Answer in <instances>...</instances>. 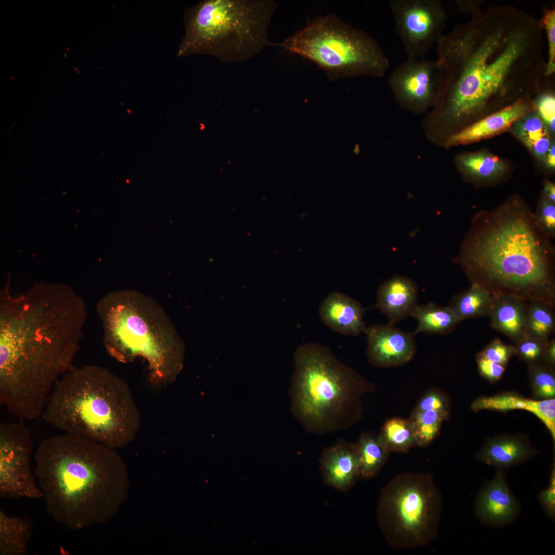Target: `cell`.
Instances as JSON below:
<instances>
[{"label":"cell","mask_w":555,"mask_h":555,"mask_svg":"<svg viewBox=\"0 0 555 555\" xmlns=\"http://www.w3.org/2000/svg\"><path fill=\"white\" fill-rule=\"evenodd\" d=\"M553 308L536 301L528 302L527 310V336L548 340L554 329Z\"/></svg>","instance_id":"obj_31"},{"label":"cell","mask_w":555,"mask_h":555,"mask_svg":"<svg viewBox=\"0 0 555 555\" xmlns=\"http://www.w3.org/2000/svg\"><path fill=\"white\" fill-rule=\"evenodd\" d=\"M290 387L291 411L307 432L324 435L349 427L360 417L361 397L372 384L315 343L299 346Z\"/></svg>","instance_id":"obj_7"},{"label":"cell","mask_w":555,"mask_h":555,"mask_svg":"<svg viewBox=\"0 0 555 555\" xmlns=\"http://www.w3.org/2000/svg\"><path fill=\"white\" fill-rule=\"evenodd\" d=\"M277 7L272 0H204L184 16L177 55H212L227 63L247 61L271 46L268 30Z\"/></svg>","instance_id":"obj_8"},{"label":"cell","mask_w":555,"mask_h":555,"mask_svg":"<svg viewBox=\"0 0 555 555\" xmlns=\"http://www.w3.org/2000/svg\"><path fill=\"white\" fill-rule=\"evenodd\" d=\"M533 215L534 221L541 232L547 238L555 235L554 203L542 196L536 212Z\"/></svg>","instance_id":"obj_33"},{"label":"cell","mask_w":555,"mask_h":555,"mask_svg":"<svg viewBox=\"0 0 555 555\" xmlns=\"http://www.w3.org/2000/svg\"><path fill=\"white\" fill-rule=\"evenodd\" d=\"M448 413L435 411H414L409 419L415 445L424 448L436 437Z\"/></svg>","instance_id":"obj_30"},{"label":"cell","mask_w":555,"mask_h":555,"mask_svg":"<svg viewBox=\"0 0 555 555\" xmlns=\"http://www.w3.org/2000/svg\"><path fill=\"white\" fill-rule=\"evenodd\" d=\"M545 162L547 166L552 169L555 166V145L553 142H551L549 150L544 158Z\"/></svg>","instance_id":"obj_42"},{"label":"cell","mask_w":555,"mask_h":555,"mask_svg":"<svg viewBox=\"0 0 555 555\" xmlns=\"http://www.w3.org/2000/svg\"><path fill=\"white\" fill-rule=\"evenodd\" d=\"M395 31L408 59L424 58L443 36L447 16L438 0H392Z\"/></svg>","instance_id":"obj_12"},{"label":"cell","mask_w":555,"mask_h":555,"mask_svg":"<svg viewBox=\"0 0 555 555\" xmlns=\"http://www.w3.org/2000/svg\"><path fill=\"white\" fill-rule=\"evenodd\" d=\"M365 309L357 301L341 292L330 293L322 302L319 315L331 329L348 336H357L366 327L363 317Z\"/></svg>","instance_id":"obj_18"},{"label":"cell","mask_w":555,"mask_h":555,"mask_svg":"<svg viewBox=\"0 0 555 555\" xmlns=\"http://www.w3.org/2000/svg\"><path fill=\"white\" fill-rule=\"evenodd\" d=\"M319 467L326 485L346 493L359 479L355 443L339 439L325 448L319 458Z\"/></svg>","instance_id":"obj_16"},{"label":"cell","mask_w":555,"mask_h":555,"mask_svg":"<svg viewBox=\"0 0 555 555\" xmlns=\"http://www.w3.org/2000/svg\"><path fill=\"white\" fill-rule=\"evenodd\" d=\"M445 398L437 392L426 394L419 401L414 411H435L448 413Z\"/></svg>","instance_id":"obj_39"},{"label":"cell","mask_w":555,"mask_h":555,"mask_svg":"<svg viewBox=\"0 0 555 555\" xmlns=\"http://www.w3.org/2000/svg\"><path fill=\"white\" fill-rule=\"evenodd\" d=\"M544 194L543 196L548 200L555 202V185L550 181H547L544 186Z\"/></svg>","instance_id":"obj_41"},{"label":"cell","mask_w":555,"mask_h":555,"mask_svg":"<svg viewBox=\"0 0 555 555\" xmlns=\"http://www.w3.org/2000/svg\"><path fill=\"white\" fill-rule=\"evenodd\" d=\"M514 353L515 350L514 347L508 345L496 339L492 341L478 356L504 366Z\"/></svg>","instance_id":"obj_37"},{"label":"cell","mask_w":555,"mask_h":555,"mask_svg":"<svg viewBox=\"0 0 555 555\" xmlns=\"http://www.w3.org/2000/svg\"><path fill=\"white\" fill-rule=\"evenodd\" d=\"M555 342L554 340H552L550 342L548 341L545 347V351L543 357L546 358V359L551 363L554 361L555 356Z\"/></svg>","instance_id":"obj_43"},{"label":"cell","mask_w":555,"mask_h":555,"mask_svg":"<svg viewBox=\"0 0 555 555\" xmlns=\"http://www.w3.org/2000/svg\"><path fill=\"white\" fill-rule=\"evenodd\" d=\"M493 295L483 286L471 284L466 291L454 296L448 307L462 321L465 319L489 316Z\"/></svg>","instance_id":"obj_27"},{"label":"cell","mask_w":555,"mask_h":555,"mask_svg":"<svg viewBox=\"0 0 555 555\" xmlns=\"http://www.w3.org/2000/svg\"><path fill=\"white\" fill-rule=\"evenodd\" d=\"M521 508L502 471H497L491 480L484 484L475 502L476 517L483 525L492 527L513 524Z\"/></svg>","instance_id":"obj_14"},{"label":"cell","mask_w":555,"mask_h":555,"mask_svg":"<svg viewBox=\"0 0 555 555\" xmlns=\"http://www.w3.org/2000/svg\"><path fill=\"white\" fill-rule=\"evenodd\" d=\"M474 411L492 410L501 411L524 410L534 414L543 421L555 439V400H533L512 394L480 397L471 405Z\"/></svg>","instance_id":"obj_22"},{"label":"cell","mask_w":555,"mask_h":555,"mask_svg":"<svg viewBox=\"0 0 555 555\" xmlns=\"http://www.w3.org/2000/svg\"><path fill=\"white\" fill-rule=\"evenodd\" d=\"M377 296L375 307L394 325L411 316L417 305L418 288L409 278L396 275L380 286Z\"/></svg>","instance_id":"obj_19"},{"label":"cell","mask_w":555,"mask_h":555,"mask_svg":"<svg viewBox=\"0 0 555 555\" xmlns=\"http://www.w3.org/2000/svg\"><path fill=\"white\" fill-rule=\"evenodd\" d=\"M272 46L283 48L316 64L330 80L360 76L383 77L390 63L377 42L336 14L318 17Z\"/></svg>","instance_id":"obj_9"},{"label":"cell","mask_w":555,"mask_h":555,"mask_svg":"<svg viewBox=\"0 0 555 555\" xmlns=\"http://www.w3.org/2000/svg\"><path fill=\"white\" fill-rule=\"evenodd\" d=\"M355 446L358 460L359 479L375 477L385 465L390 452L379 435L363 433Z\"/></svg>","instance_id":"obj_24"},{"label":"cell","mask_w":555,"mask_h":555,"mask_svg":"<svg viewBox=\"0 0 555 555\" xmlns=\"http://www.w3.org/2000/svg\"><path fill=\"white\" fill-rule=\"evenodd\" d=\"M477 363L480 373L491 381L499 379L505 371L503 365L480 356L477 359Z\"/></svg>","instance_id":"obj_40"},{"label":"cell","mask_w":555,"mask_h":555,"mask_svg":"<svg viewBox=\"0 0 555 555\" xmlns=\"http://www.w3.org/2000/svg\"><path fill=\"white\" fill-rule=\"evenodd\" d=\"M25 422L0 424V495L5 499H40L31 467L33 443Z\"/></svg>","instance_id":"obj_11"},{"label":"cell","mask_w":555,"mask_h":555,"mask_svg":"<svg viewBox=\"0 0 555 555\" xmlns=\"http://www.w3.org/2000/svg\"><path fill=\"white\" fill-rule=\"evenodd\" d=\"M379 436L390 452H407L416 446L409 420L394 418L387 420Z\"/></svg>","instance_id":"obj_29"},{"label":"cell","mask_w":555,"mask_h":555,"mask_svg":"<svg viewBox=\"0 0 555 555\" xmlns=\"http://www.w3.org/2000/svg\"><path fill=\"white\" fill-rule=\"evenodd\" d=\"M65 433L117 450L135 439L139 409L127 382L110 369L75 367L56 383L41 416Z\"/></svg>","instance_id":"obj_5"},{"label":"cell","mask_w":555,"mask_h":555,"mask_svg":"<svg viewBox=\"0 0 555 555\" xmlns=\"http://www.w3.org/2000/svg\"><path fill=\"white\" fill-rule=\"evenodd\" d=\"M456 163L466 175L479 180L495 178L506 170L504 161L493 154L477 152L457 156Z\"/></svg>","instance_id":"obj_28"},{"label":"cell","mask_w":555,"mask_h":555,"mask_svg":"<svg viewBox=\"0 0 555 555\" xmlns=\"http://www.w3.org/2000/svg\"><path fill=\"white\" fill-rule=\"evenodd\" d=\"M493 295L489 314L492 326L515 343L527 337L528 302L512 295Z\"/></svg>","instance_id":"obj_21"},{"label":"cell","mask_w":555,"mask_h":555,"mask_svg":"<svg viewBox=\"0 0 555 555\" xmlns=\"http://www.w3.org/2000/svg\"><path fill=\"white\" fill-rule=\"evenodd\" d=\"M537 454L524 438L503 436L493 438L483 446L476 455L478 460L505 471L521 464Z\"/></svg>","instance_id":"obj_20"},{"label":"cell","mask_w":555,"mask_h":555,"mask_svg":"<svg viewBox=\"0 0 555 555\" xmlns=\"http://www.w3.org/2000/svg\"><path fill=\"white\" fill-rule=\"evenodd\" d=\"M535 109L532 100L516 102L484 117L452 134L448 139L447 144H466L491 137L505 130Z\"/></svg>","instance_id":"obj_17"},{"label":"cell","mask_w":555,"mask_h":555,"mask_svg":"<svg viewBox=\"0 0 555 555\" xmlns=\"http://www.w3.org/2000/svg\"><path fill=\"white\" fill-rule=\"evenodd\" d=\"M108 354L127 363L141 359L155 386L173 383L179 373L184 345L163 308L135 290L110 292L96 306Z\"/></svg>","instance_id":"obj_6"},{"label":"cell","mask_w":555,"mask_h":555,"mask_svg":"<svg viewBox=\"0 0 555 555\" xmlns=\"http://www.w3.org/2000/svg\"><path fill=\"white\" fill-rule=\"evenodd\" d=\"M34 459L47 513L70 530L107 522L128 498L127 466L115 449L64 433L44 439Z\"/></svg>","instance_id":"obj_3"},{"label":"cell","mask_w":555,"mask_h":555,"mask_svg":"<svg viewBox=\"0 0 555 555\" xmlns=\"http://www.w3.org/2000/svg\"><path fill=\"white\" fill-rule=\"evenodd\" d=\"M535 109L540 117L551 132L555 130V97L551 91L542 92L534 102Z\"/></svg>","instance_id":"obj_35"},{"label":"cell","mask_w":555,"mask_h":555,"mask_svg":"<svg viewBox=\"0 0 555 555\" xmlns=\"http://www.w3.org/2000/svg\"><path fill=\"white\" fill-rule=\"evenodd\" d=\"M532 384L537 396L550 399L555 394V380L553 374L549 369L540 366L531 369Z\"/></svg>","instance_id":"obj_34"},{"label":"cell","mask_w":555,"mask_h":555,"mask_svg":"<svg viewBox=\"0 0 555 555\" xmlns=\"http://www.w3.org/2000/svg\"><path fill=\"white\" fill-rule=\"evenodd\" d=\"M32 528L26 518L0 510V555H26Z\"/></svg>","instance_id":"obj_23"},{"label":"cell","mask_w":555,"mask_h":555,"mask_svg":"<svg viewBox=\"0 0 555 555\" xmlns=\"http://www.w3.org/2000/svg\"><path fill=\"white\" fill-rule=\"evenodd\" d=\"M547 342L527 336L516 343L515 353L527 361L535 362L543 357Z\"/></svg>","instance_id":"obj_36"},{"label":"cell","mask_w":555,"mask_h":555,"mask_svg":"<svg viewBox=\"0 0 555 555\" xmlns=\"http://www.w3.org/2000/svg\"><path fill=\"white\" fill-rule=\"evenodd\" d=\"M442 505V495L432 474L403 473L383 488L377 520L393 548L422 547L438 536Z\"/></svg>","instance_id":"obj_10"},{"label":"cell","mask_w":555,"mask_h":555,"mask_svg":"<svg viewBox=\"0 0 555 555\" xmlns=\"http://www.w3.org/2000/svg\"><path fill=\"white\" fill-rule=\"evenodd\" d=\"M543 30H545L548 45V60L545 76L552 77L555 72V9L554 7H543L542 18L540 20Z\"/></svg>","instance_id":"obj_32"},{"label":"cell","mask_w":555,"mask_h":555,"mask_svg":"<svg viewBox=\"0 0 555 555\" xmlns=\"http://www.w3.org/2000/svg\"><path fill=\"white\" fill-rule=\"evenodd\" d=\"M513 124L519 138L538 158L544 159L551 142L548 129L536 109L528 113Z\"/></svg>","instance_id":"obj_26"},{"label":"cell","mask_w":555,"mask_h":555,"mask_svg":"<svg viewBox=\"0 0 555 555\" xmlns=\"http://www.w3.org/2000/svg\"><path fill=\"white\" fill-rule=\"evenodd\" d=\"M440 72L436 61L408 59L390 75L388 84L399 106L416 115L427 113L437 100Z\"/></svg>","instance_id":"obj_13"},{"label":"cell","mask_w":555,"mask_h":555,"mask_svg":"<svg viewBox=\"0 0 555 555\" xmlns=\"http://www.w3.org/2000/svg\"><path fill=\"white\" fill-rule=\"evenodd\" d=\"M436 44L440 83L427 124H460L522 101L545 86L547 61L540 20L516 7L482 10L472 1Z\"/></svg>","instance_id":"obj_1"},{"label":"cell","mask_w":555,"mask_h":555,"mask_svg":"<svg viewBox=\"0 0 555 555\" xmlns=\"http://www.w3.org/2000/svg\"><path fill=\"white\" fill-rule=\"evenodd\" d=\"M366 355L369 362L378 367H392L410 361L415 351L413 333L394 327L393 325L378 324L366 327Z\"/></svg>","instance_id":"obj_15"},{"label":"cell","mask_w":555,"mask_h":555,"mask_svg":"<svg viewBox=\"0 0 555 555\" xmlns=\"http://www.w3.org/2000/svg\"><path fill=\"white\" fill-rule=\"evenodd\" d=\"M520 202H508L475 222L456 259L470 280L493 295H512L553 308V251Z\"/></svg>","instance_id":"obj_4"},{"label":"cell","mask_w":555,"mask_h":555,"mask_svg":"<svg viewBox=\"0 0 555 555\" xmlns=\"http://www.w3.org/2000/svg\"><path fill=\"white\" fill-rule=\"evenodd\" d=\"M87 317L69 287L40 284L0 295V401L18 420L40 416L59 379L76 366Z\"/></svg>","instance_id":"obj_2"},{"label":"cell","mask_w":555,"mask_h":555,"mask_svg":"<svg viewBox=\"0 0 555 555\" xmlns=\"http://www.w3.org/2000/svg\"><path fill=\"white\" fill-rule=\"evenodd\" d=\"M548 486L538 494L540 505L546 514L554 521L555 518V469L552 467Z\"/></svg>","instance_id":"obj_38"},{"label":"cell","mask_w":555,"mask_h":555,"mask_svg":"<svg viewBox=\"0 0 555 555\" xmlns=\"http://www.w3.org/2000/svg\"><path fill=\"white\" fill-rule=\"evenodd\" d=\"M411 317L417 321V327L413 333L427 332L446 334L452 331L461 320L448 306H440L431 302L414 308Z\"/></svg>","instance_id":"obj_25"}]
</instances>
